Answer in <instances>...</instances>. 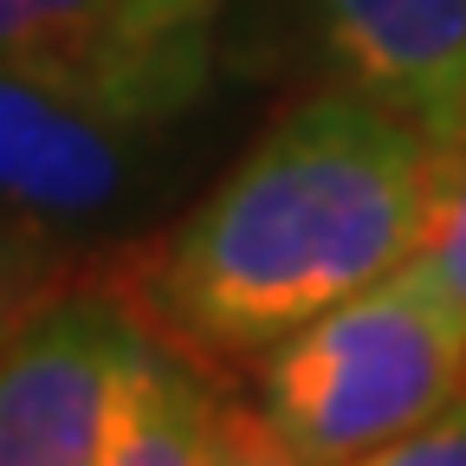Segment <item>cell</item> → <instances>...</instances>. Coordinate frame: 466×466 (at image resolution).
Segmentation results:
<instances>
[{
	"label": "cell",
	"mask_w": 466,
	"mask_h": 466,
	"mask_svg": "<svg viewBox=\"0 0 466 466\" xmlns=\"http://www.w3.org/2000/svg\"><path fill=\"white\" fill-rule=\"evenodd\" d=\"M305 33L330 85L389 104L447 168L466 156V0H305Z\"/></svg>",
	"instance_id": "5"
},
{
	"label": "cell",
	"mask_w": 466,
	"mask_h": 466,
	"mask_svg": "<svg viewBox=\"0 0 466 466\" xmlns=\"http://www.w3.org/2000/svg\"><path fill=\"white\" fill-rule=\"evenodd\" d=\"M137 137L143 130H124L66 91L0 66V214L46 233L97 220L130 188Z\"/></svg>",
	"instance_id": "6"
},
{
	"label": "cell",
	"mask_w": 466,
	"mask_h": 466,
	"mask_svg": "<svg viewBox=\"0 0 466 466\" xmlns=\"http://www.w3.org/2000/svg\"><path fill=\"white\" fill-rule=\"evenodd\" d=\"M382 466H466V382L434 408V415H421L415 428H408Z\"/></svg>",
	"instance_id": "9"
},
{
	"label": "cell",
	"mask_w": 466,
	"mask_h": 466,
	"mask_svg": "<svg viewBox=\"0 0 466 466\" xmlns=\"http://www.w3.org/2000/svg\"><path fill=\"white\" fill-rule=\"evenodd\" d=\"M447 156L350 85H318L168 233L97 279L182 357L240 382L318 311L421 253Z\"/></svg>",
	"instance_id": "1"
},
{
	"label": "cell",
	"mask_w": 466,
	"mask_h": 466,
	"mask_svg": "<svg viewBox=\"0 0 466 466\" xmlns=\"http://www.w3.org/2000/svg\"><path fill=\"white\" fill-rule=\"evenodd\" d=\"M466 382V311L441 272L408 253L376 285L318 311L253 370V415L272 460H382Z\"/></svg>",
	"instance_id": "2"
},
{
	"label": "cell",
	"mask_w": 466,
	"mask_h": 466,
	"mask_svg": "<svg viewBox=\"0 0 466 466\" xmlns=\"http://www.w3.org/2000/svg\"><path fill=\"white\" fill-rule=\"evenodd\" d=\"M421 259L441 272V285L453 291V305L466 311V156L447 168V182H441L428 240H421Z\"/></svg>",
	"instance_id": "8"
},
{
	"label": "cell",
	"mask_w": 466,
	"mask_h": 466,
	"mask_svg": "<svg viewBox=\"0 0 466 466\" xmlns=\"http://www.w3.org/2000/svg\"><path fill=\"white\" fill-rule=\"evenodd\" d=\"M220 14L227 0H0V66L149 137L208 91Z\"/></svg>",
	"instance_id": "4"
},
{
	"label": "cell",
	"mask_w": 466,
	"mask_h": 466,
	"mask_svg": "<svg viewBox=\"0 0 466 466\" xmlns=\"http://www.w3.org/2000/svg\"><path fill=\"white\" fill-rule=\"evenodd\" d=\"M162 357L110 279L58 285L0 343V466H116Z\"/></svg>",
	"instance_id": "3"
},
{
	"label": "cell",
	"mask_w": 466,
	"mask_h": 466,
	"mask_svg": "<svg viewBox=\"0 0 466 466\" xmlns=\"http://www.w3.org/2000/svg\"><path fill=\"white\" fill-rule=\"evenodd\" d=\"M58 285H66V253H58V240L33 220L0 214V343H7L33 318V305L52 299Z\"/></svg>",
	"instance_id": "7"
}]
</instances>
